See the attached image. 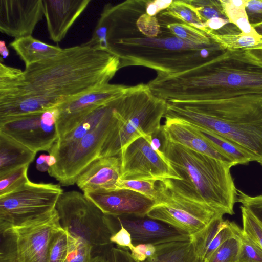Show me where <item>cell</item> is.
<instances>
[{"mask_svg": "<svg viewBox=\"0 0 262 262\" xmlns=\"http://www.w3.org/2000/svg\"><path fill=\"white\" fill-rule=\"evenodd\" d=\"M167 9L183 21L205 32V26L190 0L172 1Z\"/></svg>", "mask_w": 262, "mask_h": 262, "instance_id": "obj_30", "label": "cell"}, {"mask_svg": "<svg viewBox=\"0 0 262 262\" xmlns=\"http://www.w3.org/2000/svg\"><path fill=\"white\" fill-rule=\"evenodd\" d=\"M112 243L121 248L133 249L134 245L133 244L129 232L122 226H118V230L110 238Z\"/></svg>", "mask_w": 262, "mask_h": 262, "instance_id": "obj_42", "label": "cell"}, {"mask_svg": "<svg viewBox=\"0 0 262 262\" xmlns=\"http://www.w3.org/2000/svg\"><path fill=\"white\" fill-rule=\"evenodd\" d=\"M118 156L121 161L122 180H183L161 149L154 144L152 136L138 138Z\"/></svg>", "mask_w": 262, "mask_h": 262, "instance_id": "obj_12", "label": "cell"}, {"mask_svg": "<svg viewBox=\"0 0 262 262\" xmlns=\"http://www.w3.org/2000/svg\"><path fill=\"white\" fill-rule=\"evenodd\" d=\"M116 99L111 102L108 112L93 130L74 142L62 145L54 144L48 151L55 156L56 163L49 168L48 172L62 185L75 184L84 169L99 157L102 145L114 123Z\"/></svg>", "mask_w": 262, "mask_h": 262, "instance_id": "obj_10", "label": "cell"}, {"mask_svg": "<svg viewBox=\"0 0 262 262\" xmlns=\"http://www.w3.org/2000/svg\"><path fill=\"white\" fill-rule=\"evenodd\" d=\"M91 262H107L104 255H98L94 256Z\"/></svg>", "mask_w": 262, "mask_h": 262, "instance_id": "obj_47", "label": "cell"}, {"mask_svg": "<svg viewBox=\"0 0 262 262\" xmlns=\"http://www.w3.org/2000/svg\"><path fill=\"white\" fill-rule=\"evenodd\" d=\"M36 153L0 133V177L19 167L29 166Z\"/></svg>", "mask_w": 262, "mask_h": 262, "instance_id": "obj_22", "label": "cell"}, {"mask_svg": "<svg viewBox=\"0 0 262 262\" xmlns=\"http://www.w3.org/2000/svg\"><path fill=\"white\" fill-rule=\"evenodd\" d=\"M50 167L46 161V155H40L36 160V168L41 172L48 171Z\"/></svg>", "mask_w": 262, "mask_h": 262, "instance_id": "obj_44", "label": "cell"}, {"mask_svg": "<svg viewBox=\"0 0 262 262\" xmlns=\"http://www.w3.org/2000/svg\"><path fill=\"white\" fill-rule=\"evenodd\" d=\"M111 102L100 106L91 112L75 128L59 138L55 144L62 145L74 142L81 138L93 130L101 121L108 112Z\"/></svg>", "mask_w": 262, "mask_h": 262, "instance_id": "obj_27", "label": "cell"}, {"mask_svg": "<svg viewBox=\"0 0 262 262\" xmlns=\"http://www.w3.org/2000/svg\"><path fill=\"white\" fill-rule=\"evenodd\" d=\"M56 209L62 228L90 245L94 256L104 255L114 245L110 238L117 231L114 217L105 214L84 193L63 192Z\"/></svg>", "mask_w": 262, "mask_h": 262, "instance_id": "obj_8", "label": "cell"}, {"mask_svg": "<svg viewBox=\"0 0 262 262\" xmlns=\"http://www.w3.org/2000/svg\"><path fill=\"white\" fill-rule=\"evenodd\" d=\"M237 202L248 209L262 222V194L250 196L237 189Z\"/></svg>", "mask_w": 262, "mask_h": 262, "instance_id": "obj_39", "label": "cell"}, {"mask_svg": "<svg viewBox=\"0 0 262 262\" xmlns=\"http://www.w3.org/2000/svg\"><path fill=\"white\" fill-rule=\"evenodd\" d=\"M160 149L182 181L219 213L233 215L237 189L232 165L169 141L159 133Z\"/></svg>", "mask_w": 262, "mask_h": 262, "instance_id": "obj_5", "label": "cell"}, {"mask_svg": "<svg viewBox=\"0 0 262 262\" xmlns=\"http://www.w3.org/2000/svg\"><path fill=\"white\" fill-rule=\"evenodd\" d=\"M147 84L167 101H195L262 94V50H226L195 68L157 75Z\"/></svg>", "mask_w": 262, "mask_h": 262, "instance_id": "obj_3", "label": "cell"}, {"mask_svg": "<svg viewBox=\"0 0 262 262\" xmlns=\"http://www.w3.org/2000/svg\"><path fill=\"white\" fill-rule=\"evenodd\" d=\"M159 14L167 28L177 37L198 45L215 42L207 34L183 21L169 11L167 8L160 11Z\"/></svg>", "mask_w": 262, "mask_h": 262, "instance_id": "obj_25", "label": "cell"}, {"mask_svg": "<svg viewBox=\"0 0 262 262\" xmlns=\"http://www.w3.org/2000/svg\"><path fill=\"white\" fill-rule=\"evenodd\" d=\"M105 258L107 262H138L128 250L117 247L111 249L106 253Z\"/></svg>", "mask_w": 262, "mask_h": 262, "instance_id": "obj_43", "label": "cell"}, {"mask_svg": "<svg viewBox=\"0 0 262 262\" xmlns=\"http://www.w3.org/2000/svg\"><path fill=\"white\" fill-rule=\"evenodd\" d=\"M167 102L164 117L179 119L225 138L262 165V94Z\"/></svg>", "mask_w": 262, "mask_h": 262, "instance_id": "obj_4", "label": "cell"}, {"mask_svg": "<svg viewBox=\"0 0 262 262\" xmlns=\"http://www.w3.org/2000/svg\"><path fill=\"white\" fill-rule=\"evenodd\" d=\"M63 192L59 184L29 180L0 196V228L18 226L52 212Z\"/></svg>", "mask_w": 262, "mask_h": 262, "instance_id": "obj_11", "label": "cell"}, {"mask_svg": "<svg viewBox=\"0 0 262 262\" xmlns=\"http://www.w3.org/2000/svg\"><path fill=\"white\" fill-rule=\"evenodd\" d=\"M241 247L238 262H262V248L245 235H241Z\"/></svg>", "mask_w": 262, "mask_h": 262, "instance_id": "obj_38", "label": "cell"}, {"mask_svg": "<svg viewBox=\"0 0 262 262\" xmlns=\"http://www.w3.org/2000/svg\"><path fill=\"white\" fill-rule=\"evenodd\" d=\"M68 262H91L94 257L93 248L83 240L69 234Z\"/></svg>", "mask_w": 262, "mask_h": 262, "instance_id": "obj_36", "label": "cell"}, {"mask_svg": "<svg viewBox=\"0 0 262 262\" xmlns=\"http://www.w3.org/2000/svg\"><path fill=\"white\" fill-rule=\"evenodd\" d=\"M28 167L29 165L24 166L0 177V196L15 191L29 181Z\"/></svg>", "mask_w": 262, "mask_h": 262, "instance_id": "obj_34", "label": "cell"}, {"mask_svg": "<svg viewBox=\"0 0 262 262\" xmlns=\"http://www.w3.org/2000/svg\"><path fill=\"white\" fill-rule=\"evenodd\" d=\"M0 55L1 62H3V59L7 58L9 55V51L7 48L6 43L3 40L0 41Z\"/></svg>", "mask_w": 262, "mask_h": 262, "instance_id": "obj_45", "label": "cell"}, {"mask_svg": "<svg viewBox=\"0 0 262 262\" xmlns=\"http://www.w3.org/2000/svg\"><path fill=\"white\" fill-rule=\"evenodd\" d=\"M220 2L228 19L242 33L259 36L249 22L245 10L246 0H220Z\"/></svg>", "mask_w": 262, "mask_h": 262, "instance_id": "obj_28", "label": "cell"}, {"mask_svg": "<svg viewBox=\"0 0 262 262\" xmlns=\"http://www.w3.org/2000/svg\"><path fill=\"white\" fill-rule=\"evenodd\" d=\"M43 16V0L0 1V31L15 39L32 36Z\"/></svg>", "mask_w": 262, "mask_h": 262, "instance_id": "obj_15", "label": "cell"}, {"mask_svg": "<svg viewBox=\"0 0 262 262\" xmlns=\"http://www.w3.org/2000/svg\"><path fill=\"white\" fill-rule=\"evenodd\" d=\"M164 117L165 121L161 129V134L164 138L232 166L236 165L210 143L194 126L179 119Z\"/></svg>", "mask_w": 262, "mask_h": 262, "instance_id": "obj_18", "label": "cell"}, {"mask_svg": "<svg viewBox=\"0 0 262 262\" xmlns=\"http://www.w3.org/2000/svg\"><path fill=\"white\" fill-rule=\"evenodd\" d=\"M61 228L55 209L23 224L0 228V262H47L53 237Z\"/></svg>", "mask_w": 262, "mask_h": 262, "instance_id": "obj_9", "label": "cell"}, {"mask_svg": "<svg viewBox=\"0 0 262 262\" xmlns=\"http://www.w3.org/2000/svg\"><path fill=\"white\" fill-rule=\"evenodd\" d=\"M90 2V0H43L50 38L56 43L61 42Z\"/></svg>", "mask_w": 262, "mask_h": 262, "instance_id": "obj_19", "label": "cell"}, {"mask_svg": "<svg viewBox=\"0 0 262 262\" xmlns=\"http://www.w3.org/2000/svg\"><path fill=\"white\" fill-rule=\"evenodd\" d=\"M195 127L210 143L236 165H248L249 162L254 161L250 155L226 138L207 130Z\"/></svg>", "mask_w": 262, "mask_h": 262, "instance_id": "obj_26", "label": "cell"}, {"mask_svg": "<svg viewBox=\"0 0 262 262\" xmlns=\"http://www.w3.org/2000/svg\"><path fill=\"white\" fill-rule=\"evenodd\" d=\"M156 246L150 244H140L130 251L132 256L138 262H142L154 255Z\"/></svg>", "mask_w": 262, "mask_h": 262, "instance_id": "obj_41", "label": "cell"}, {"mask_svg": "<svg viewBox=\"0 0 262 262\" xmlns=\"http://www.w3.org/2000/svg\"><path fill=\"white\" fill-rule=\"evenodd\" d=\"M127 85L108 83L93 89L58 106L57 128L59 138L75 128L95 109L120 97Z\"/></svg>", "mask_w": 262, "mask_h": 262, "instance_id": "obj_14", "label": "cell"}, {"mask_svg": "<svg viewBox=\"0 0 262 262\" xmlns=\"http://www.w3.org/2000/svg\"><path fill=\"white\" fill-rule=\"evenodd\" d=\"M158 195L146 217L167 224L187 235L202 230L223 216L203 201L182 180L157 181Z\"/></svg>", "mask_w": 262, "mask_h": 262, "instance_id": "obj_7", "label": "cell"}, {"mask_svg": "<svg viewBox=\"0 0 262 262\" xmlns=\"http://www.w3.org/2000/svg\"><path fill=\"white\" fill-rule=\"evenodd\" d=\"M240 208L243 233L262 248V222L246 207Z\"/></svg>", "mask_w": 262, "mask_h": 262, "instance_id": "obj_35", "label": "cell"}, {"mask_svg": "<svg viewBox=\"0 0 262 262\" xmlns=\"http://www.w3.org/2000/svg\"><path fill=\"white\" fill-rule=\"evenodd\" d=\"M219 216L201 231L190 236L195 255L200 262H206L226 241L240 236L242 228L234 222Z\"/></svg>", "mask_w": 262, "mask_h": 262, "instance_id": "obj_20", "label": "cell"}, {"mask_svg": "<svg viewBox=\"0 0 262 262\" xmlns=\"http://www.w3.org/2000/svg\"><path fill=\"white\" fill-rule=\"evenodd\" d=\"M196 13L205 26V23L214 18H228L222 8L220 0H190Z\"/></svg>", "mask_w": 262, "mask_h": 262, "instance_id": "obj_33", "label": "cell"}, {"mask_svg": "<svg viewBox=\"0 0 262 262\" xmlns=\"http://www.w3.org/2000/svg\"><path fill=\"white\" fill-rule=\"evenodd\" d=\"M69 251V234L61 228L53 237L47 262H68Z\"/></svg>", "mask_w": 262, "mask_h": 262, "instance_id": "obj_31", "label": "cell"}, {"mask_svg": "<svg viewBox=\"0 0 262 262\" xmlns=\"http://www.w3.org/2000/svg\"><path fill=\"white\" fill-rule=\"evenodd\" d=\"M57 107L0 121V133L32 150L48 152L59 139Z\"/></svg>", "mask_w": 262, "mask_h": 262, "instance_id": "obj_13", "label": "cell"}, {"mask_svg": "<svg viewBox=\"0 0 262 262\" xmlns=\"http://www.w3.org/2000/svg\"><path fill=\"white\" fill-rule=\"evenodd\" d=\"M46 161L48 165L51 167L56 164V159L53 155L50 154L49 155H46Z\"/></svg>", "mask_w": 262, "mask_h": 262, "instance_id": "obj_46", "label": "cell"}, {"mask_svg": "<svg viewBox=\"0 0 262 262\" xmlns=\"http://www.w3.org/2000/svg\"><path fill=\"white\" fill-rule=\"evenodd\" d=\"M252 27L255 30L256 33L260 36L262 37V23L254 25L252 26Z\"/></svg>", "mask_w": 262, "mask_h": 262, "instance_id": "obj_48", "label": "cell"}, {"mask_svg": "<svg viewBox=\"0 0 262 262\" xmlns=\"http://www.w3.org/2000/svg\"><path fill=\"white\" fill-rule=\"evenodd\" d=\"M117 57L83 44L25 67L1 92V99L33 96L49 109L109 83L119 69Z\"/></svg>", "mask_w": 262, "mask_h": 262, "instance_id": "obj_2", "label": "cell"}, {"mask_svg": "<svg viewBox=\"0 0 262 262\" xmlns=\"http://www.w3.org/2000/svg\"><path fill=\"white\" fill-rule=\"evenodd\" d=\"M210 38L225 50H262V37L241 33L235 35H209Z\"/></svg>", "mask_w": 262, "mask_h": 262, "instance_id": "obj_29", "label": "cell"}, {"mask_svg": "<svg viewBox=\"0 0 262 262\" xmlns=\"http://www.w3.org/2000/svg\"><path fill=\"white\" fill-rule=\"evenodd\" d=\"M241 235L224 242L206 262H238L241 247Z\"/></svg>", "mask_w": 262, "mask_h": 262, "instance_id": "obj_32", "label": "cell"}, {"mask_svg": "<svg viewBox=\"0 0 262 262\" xmlns=\"http://www.w3.org/2000/svg\"><path fill=\"white\" fill-rule=\"evenodd\" d=\"M120 177L121 161L118 156L100 157L84 169L75 183L83 193L115 189Z\"/></svg>", "mask_w": 262, "mask_h": 262, "instance_id": "obj_21", "label": "cell"}, {"mask_svg": "<svg viewBox=\"0 0 262 262\" xmlns=\"http://www.w3.org/2000/svg\"><path fill=\"white\" fill-rule=\"evenodd\" d=\"M159 12L148 0L104 7L93 31L100 50L117 57L120 69L141 66L162 76L195 68L226 50L216 42L198 45L177 37Z\"/></svg>", "mask_w": 262, "mask_h": 262, "instance_id": "obj_1", "label": "cell"}, {"mask_svg": "<svg viewBox=\"0 0 262 262\" xmlns=\"http://www.w3.org/2000/svg\"><path fill=\"white\" fill-rule=\"evenodd\" d=\"M10 46L24 62L25 67L55 56L63 50L58 46L43 42L32 36L15 39Z\"/></svg>", "mask_w": 262, "mask_h": 262, "instance_id": "obj_23", "label": "cell"}, {"mask_svg": "<svg viewBox=\"0 0 262 262\" xmlns=\"http://www.w3.org/2000/svg\"><path fill=\"white\" fill-rule=\"evenodd\" d=\"M156 182L152 180H128L120 179L116 189H127L140 193L156 201L158 193Z\"/></svg>", "mask_w": 262, "mask_h": 262, "instance_id": "obj_37", "label": "cell"}, {"mask_svg": "<svg viewBox=\"0 0 262 262\" xmlns=\"http://www.w3.org/2000/svg\"><path fill=\"white\" fill-rule=\"evenodd\" d=\"M245 10L252 26L262 23V0H246Z\"/></svg>", "mask_w": 262, "mask_h": 262, "instance_id": "obj_40", "label": "cell"}, {"mask_svg": "<svg viewBox=\"0 0 262 262\" xmlns=\"http://www.w3.org/2000/svg\"><path fill=\"white\" fill-rule=\"evenodd\" d=\"M154 255L142 262H200L190 239L156 245Z\"/></svg>", "mask_w": 262, "mask_h": 262, "instance_id": "obj_24", "label": "cell"}, {"mask_svg": "<svg viewBox=\"0 0 262 262\" xmlns=\"http://www.w3.org/2000/svg\"><path fill=\"white\" fill-rule=\"evenodd\" d=\"M114 219L118 230V226L121 225L129 232L134 246L140 244L156 246L190 239V236L187 234L167 224L148 217L118 216Z\"/></svg>", "mask_w": 262, "mask_h": 262, "instance_id": "obj_17", "label": "cell"}, {"mask_svg": "<svg viewBox=\"0 0 262 262\" xmlns=\"http://www.w3.org/2000/svg\"><path fill=\"white\" fill-rule=\"evenodd\" d=\"M167 108V101L156 96L147 84L127 86L116 100L114 122L98 158L119 156L138 138L158 134Z\"/></svg>", "mask_w": 262, "mask_h": 262, "instance_id": "obj_6", "label": "cell"}, {"mask_svg": "<svg viewBox=\"0 0 262 262\" xmlns=\"http://www.w3.org/2000/svg\"><path fill=\"white\" fill-rule=\"evenodd\" d=\"M84 195L105 214L114 216L145 217L156 201L127 189L88 191Z\"/></svg>", "mask_w": 262, "mask_h": 262, "instance_id": "obj_16", "label": "cell"}]
</instances>
